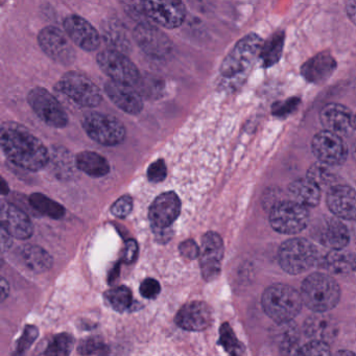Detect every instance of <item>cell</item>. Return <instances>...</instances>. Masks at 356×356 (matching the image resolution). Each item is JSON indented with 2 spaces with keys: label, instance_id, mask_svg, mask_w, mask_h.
<instances>
[{
  "label": "cell",
  "instance_id": "f546056e",
  "mask_svg": "<svg viewBox=\"0 0 356 356\" xmlns=\"http://www.w3.org/2000/svg\"><path fill=\"white\" fill-rule=\"evenodd\" d=\"M285 34L283 31L273 34L262 45L260 60L262 66L266 68L272 67L278 63L282 56L283 47H284Z\"/></svg>",
  "mask_w": 356,
  "mask_h": 356
},
{
  "label": "cell",
  "instance_id": "4316f807",
  "mask_svg": "<svg viewBox=\"0 0 356 356\" xmlns=\"http://www.w3.org/2000/svg\"><path fill=\"white\" fill-rule=\"evenodd\" d=\"M76 166L93 178H102L110 172V164L105 157L95 152H81L76 157Z\"/></svg>",
  "mask_w": 356,
  "mask_h": 356
},
{
  "label": "cell",
  "instance_id": "7bdbcfd3",
  "mask_svg": "<svg viewBox=\"0 0 356 356\" xmlns=\"http://www.w3.org/2000/svg\"><path fill=\"white\" fill-rule=\"evenodd\" d=\"M168 176V168L163 159L154 161L147 168V179L153 183H160L165 180Z\"/></svg>",
  "mask_w": 356,
  "mask_h": 356
},
{
  "label": "cell",
  "instance_id": "bcb514c9",
  "mask_svg": "<svg viewBox=\"0 0 356 356\" xmlns=\"http://www.w3.org/2000/svg\"><path fill=\"white\" fill-rule=\"evenodd\" d=\"M179 251H180L181 255L186 259L193 260L195 258L199 257L200 249L199 245H197L195 241L193 239H187V241H183L179 247Z\"/></svg>",
  "mask_w": 356,
  "mask_h": 356
},
{
  "label": "cell",
  "instance_id": "ba28073f",
  "mask_svg": "<svg viewBox=\"0 0 356 356\" xmlns=\"http://www.w3.org/2000/svg\"><path fill=\"white\" fill-rule=\"evenodd\" d=\"M97 61L99 68L113 82L134 87L140 80L138 68L122 51L112 49H104L97 55Z\"/></svg>",
  "mask_w": 356,
  "mask_h": 356
},
{
  "label": "cell",
  "instance_id": "681fc988",
  "mask_svg": "<svg viewBox=\"0 0 356 356\" xmlns=\"http://www.w3.org/2000/svg\"><path fill=\"white\" fill-rule=\"evenodd\" d=\"M13 238L14 237L8 231L1 228V248H3V251L11 247L12 243H13Z\"/></svg>",
  "mask_w": 356,
  "mask_h": 356
},
{
  "label": "cell",
  "instance_id": "836d02e7",
  "mask_svg": "<svg viewBox=\"0 0 356 356\" xmlns=\"http://www.w3.org/2000/svg\"><path fill=\"white\" fill-rule=\"evenodd\" d=\"M74 339L68 333L56 335L45 350V356H70L74 349Z\"/></svg>",
  "mask_w": 356,
  "mask_h": 356
},
{
  "label": "cell",
  "instance_id": "db71d44e",
  "mask_svg": "<svg viewBox=\"0 0 356 356\" xmlns=\"http://www.w3.org/2000/svg\"><path fill=\"white\" fill-rule=\"evenodd\" d=\"M9 186H8L7 182H6L5 179H3V180H1V193H3V195H8V193H9Z\"/></svg>",
  "mask_w": 356,
  "mask_h": 356
},
{
  "label": "cell",
  "instance_id": "8fae6325",
  "mask_svg": "<svg viewBox=\"0 0 356 356\" xmlns=\"http://www.w3.org/2000/svg\"><path fill=\"white\" fill-rule=\"evenodd\" d=\"M41 49L57 63L70 65L76 59V51L70 37L55 26H47L39 33Z\"/></svg>",
  "mask_w": 356,
  "mask_h": 356
},
{
  "label": "cell",
  "instance_id": "60d3db41",
  "mask_svg": "<svg viewBox=\"0 0 356 356\" xmlns=\"http://www.w3.org/2000/svg\"><path fill=\"white\" fill-rule=\"evenodd\" d=\"M133 199L130 195H122L111 206V213L116 218H124L132 212Z\"/></svg>",
  "mask_w": 356,
  "mask_h": 356
},
{
  "label": "cell",
  "instance_id": "e575fe53",
  "mask_svg": "<svg viewBox=\"0 0 356 356\" xmlns=\"http://www.w3.org/2000/svg\"><path fill=\"white\" fill-rule=\"evenodd\" d=\"M49 161L53 163L58 177H68L72 172V160L70 154L62 147H56L51 152Z\"/></svg>",
  "mask_w": 356,
  "mask_h": 356
},
{
  "label": "cell",
  "instance_id": "ffe728a7",
  "mask_svg": "<svg viewBox=\"0 0 356 356\" xmlns=\"http://www.w3.org/2000/svg\"><path fill=\"white\" fill-rule=\"evenodd\" d=\"M1 228L10 233L14 238H30L34 232L32 220L26 212L9 202L1 203Z\"/></svg>",
  "mask_w": 356,
  "mask_h": 356
},
{
  "label": "cell",
  "instance_id": "9a60e30c",
  "mask_svg": "<svg viewBox=\"0 0 356 356\" xmlns=\"http://www.w3.org/2000/svg\"><path fill=\"white\" fill-rule=\"evenodd\" d=\"M141 6L147 17L170 30L179 28L186 18V7L181 1H145Z\"/></svg>",
  "mask_w": 356,
  "mask_h": 356
},
{
  "label": "cell",
  "instance_id": "9f6ffc18",
  "mask_svg": "<svg viewBox=\"0 0 356 356\" xmlns=\"http://www.w3.org/2000/svg\"><path fill=\"white\" fill-rule=\"evenodd\" d=\"M353 153H354V157L356 158V147H354V152H353Z\"/></svg>",
  "mask_w": 356,
  "mask_h": 356
},
{
  "label": "cell",
  "instance_id": "7c38bea8",
  "mask_svg": "<svg viewBox=\"0 0 356 356\" xmlns=\"http://www.w3.org/2000/svg\"><path fill=\"white\" fill-rule=\"evenodd\" d=\"M134 39L137 45L154 59H164L172 51L170 39L155 26L143 22L134 30Z\"/></svg>",
  "mask_w": 356,
  "mask_h": 356
},
{
  "label": "cell",
  "instance_id": "d6a6232c",
  "mask_svg": "<svg viewBox=\"0 0 356 356\" xmlns=\"http://www.w3.org/2000/svg\"><path fill=\"white\" fill-rule=\"evenodd\" d=\"M106 299L116 312H124L132 305V291L126 286L116 287L106 293Z\"/></svg>",
  "mask_w": 356,
  "mask_h": 356
},
{
  "label": "cell",
  "instance_id": "5bb4252c",
  "mask_svg": "<svg viewBox=\"0 0 356 356\" xmlns=\"http://www.w3.org/2000/svg\"><path fill=\"white\" fill-rule=\"evenodd\" d=\"M181 213V201L174 191L158 195L149 210V218L155 231L170 228Z\"/></svg>",
  "mask_w": 356,
  "mask_h": 356
},
{
  "label": "cell",
  "instance_id": "5b68a950",
  "mask_svg": "<svg viewBox=\"0 0 356 356\" xmlns=\"http://www.w3.org/2000/svg\"><path fill=\"white\" fill-rule=\"evenodd\" d=\"M83 129L95 143L106 147L120 145L126 138V128L118 118L101 112L91 111L82 120Z\"/></svg>",
  "mask_w": 356,
  "mask_h": 356
},
{
  "label": "cell",
  "instance_id": "f35d334b",
  "mask_svg": "<svg viewBox=\"0 0 356 356\" xmlns=\"http://www.w3.org/2000/svg\"><path fill=\"white\" fill-rule=\"evenodd\" d=\"M136 86H138L139 95H143L147 97H159V93L161 92L163 85L157 79L147 76V78H140Z\"/></svg>",
  "mask_w": 356,
  "mask_h": 356
},
{
  "label": "cell",
  "instance_id": "7402d4cb",
  "mask_svg": "<svg viewBox=\"0 0 356 356\" xmlns=\"http://www.w3.org/2000/svg\"><path fill=\"white\" fill-rule=\"evenodd\" d=\"M105 91L112 103L122 111L131 115H136L143 111V97L134 87L109 81L105 84Z\"/></svg>",
  "mask_w": 356,
  "mask_h": 356
},
{
  "label": "cell",
  "instance_id": "603a6c76",
  "mask_svg": "<svg viewBox=\"0 0 356 356\" xmlns=\"http://www.w3.org/2000/svg\"><path fill=\"white\" fill-rule=\"evenodd\" d=\"M337 63L329 51H323L302 65L301 74L307 82L312 84H323L326 82L337 70Z\"/></svg>",
  "mask_w": 356,
  "mask_h": 356
},
{
  "label": "cell",
  "instance_id": "d6986e66",
  "mask_svg": "<svg viewBox=\"0 0 356 356\" xmlns=\"http://www.w3.org/2000/svg\"><path fill=\"white\" fill-rule=\"evenodd\" d=\"M353 120L351 111L341 104H328L320 112V120L325 131L337 136H347L354 130Z\"/></svg>",
  "mask_w": 356,
  "mask_h": 356
},
{
  "label": "cell",
  "instance_id": "e0dca14e",
  "mask_svg": "<svg viewBox=\"0 0 356 356\" xmlns=\"http://www.w3.org/2000/svg\"><path fill=\"white\" fill-rule=\"evenodd\" d=\"M64 30L70 40L86 51H93L101 44L99 32L84 18L70 15L63 22Z\"/></svg>",
  "mask_w": 356,
  "mask_h": 356
},
{
  "label": "cell",
  "instance_id": "d590c367",
  "mask_svg": "<svg viewBox=\"0 0 356 356\" xmlns=\"http://www.w3.org/2000/svg\"><path fill=\"white\" fill-rule=\"evenodd\" d=\"M220 343L231 356H241V343L228 324L222 325L220 328Z\"/></svg>",
  "mask_w": 356,
  "mask_h": 356
},
{
  "label": "cell",
  "instance_id": "74e56055",
  "mask_svg": "<svg viewBox=\"0 0 356 356\" xmlns=\"http://www.w3.org/2000/svg\"><path fill=\"white\" fill-rule=\"evenodd\" d=\"M296 356H332L328 343L310 341L298 350Z\"/></svg>",
  "mask_w": 356,
  "mask_h": 356
},
{
  "label": "cell",
  "instance_id": "484cf974",
  "mask_svg": "<svg viewBox=\"0 0 356 356\" xmlns=\"http://www.w3.org/2000/svg\"><path fill=\"white\" fill-rule=\"evenodd\" d=\"M289 193L291 201L308 208L318 205L322 191L314 181L305 177L291 182L289 186Z\"/></svg>",
  "mask_w": 356,
  "mask_h": 356
},
{
  "label": "cell",
  "instance_id": "3957f363",
  "mask_svg": "<svg viewBox=\"0 0 356 356\" xmlns=\"http://www.w3.org/2000/svg\"><path fill=\"white\" fill-rule=\"evenodd\" d=\"M262 307L266 314L278 324L291 322L303 306L301 293L289 285H270L262 295Z\"/></svg>",
  "mask_w": 356,
  "mask_h": 356
},
{
  "label": "cell",
  "instance_id": "816d5d0a",
  "mask_svg": "<svg viewBox=\"0 0 356 356\" xmlns=\"http://www.w3.org/2000/svg\"><path fill=\"white\" fill-rule=\"evenodd\" d=\"M9 283L7 282L5 278L1 279L0 282V295H1V302L5 301L9 296Z\"/></svg>",
  "mask_w": 356,
  "mask_h": 356
},
{
  "label": "cell",
  "instance_id": "f6af8a7d",
  "mask_svg": "<svg viewBox=\"0 0 356 356\" xmlns=\"http://www.w3.org/2000/svg\"><path fill=\"white\" fill-rule=\"evenodd\" d=\"M104 349H105V346L99 337H89L79 346V352L86 356L92 355L97 352L103 351Z\"/></svg>",
  "mask_w": 356,
  "mask_h": 356
},
{
  "label": "cell",
  "instance_id": "30bf717a",
  "mask_svg": "<svg viewBox=\"0 0 356 356\" xmlns=\"http://www.w3.org/2000/svg\"><path fill=\"white\" fill-rule=\"evenodd\" d=\"M28 103L41 120L53 128H64L68 116L57 99L42 87L32 89L28 95Z\"/></svg>",
  "mask_w": 356,
  "mask_h": 356
},
{
  "label": "cell",
  "instance_id": "2e32d148",
  "mask_svg": "<svg viewBox=\"0 0 356 356\" xmlns=\"http://www.w3.org/2000/svg\"><path fill=\"white\" fill-rule=\"evenodd\" d=\"M224 241L216 232H207L202 238L201 270L207 281L213 280L220 272V262L224 257Z\"/></svg>",
  "mask_w": 356,
  "mask_h": 356
},
{
  "label": "cell",
  "instance_id": "ac0fdd59",
  "mask_svg": "<svg viewBox=\"0 0 356 356\" xmlns=\"http://www.w3.org/2000/svg\"><path fill=\"white\" fill-rule=\"evenodd\" d=\"M326 203L335 218L356 220V191L347 185L339 184L329 189Z\"/></svg>",
  "mask_w": 356,
  "mask_h": 356
},
{
  "label": "cell",
  "instance_id": "7a4b0ae2",
  "mask_svg": "<svg viewBox=\"0 0 356 356\" xmlns=\"http://www.w3.org/2000/svg\"><path fill=\"white\" fill-rule=\"evenodd\" d=\"M264 41L257 34L243 37L227 55L220 65V76L230 85L241 84L260 57Z\"/></svg>",
  "mask_w": 356,
  "mask_h": 356
},
{
  "label": "cell",
  "instance_id": "11a10c76",
  "mask_svg": "<svg viewBox=\"0 0 356 356\" xmlns=\"http://www.w3.org/2000/svg\"><path fill=\"white\" fill-rule=\"evenodd\" d=\"M353 128L354 130L356 131V114L354 115V120H353Z\"/></svg>",
  "mask_w": 356,
  "mask_h": 356
},
{
  "label": "cell",
  "instance_id": "4dcf8cb0",
  "mask_svg": "<svg viewBox=\"0 0 356 356\" xmlns=\"http://www.w3.org/2000/svg\"><path fill=\"white\" fill-rule=\"evenodd\" d=\"M30 205L39 213L55 220H60L65 216V208L61 204L49 199L42 193H33L30 195Z\"/></svg>",
  "mask_w": 356,
  "mask_h": 356
},
{
  "label": "cell",
  "instance_id": "f1b7e54d",
  "mask_svg": "<svg viewBox=\"0 0 356 356\" xmlns=\"http://www.w3.org/2000/svg\"><path fill=\"white\" fill-rule=\"evenodd\" d=\"M324 268L335 274H347L356 268V257L343 250H332L324 258Z\"/></svg>",
  "mask_w": 356,
  "mask_h": 356
},
{
  "label": "cell",
  "instance_id": "1f68e13d",
  "mask_svg": "<svg viewBox=\"0 0 356 356\" xmlns=\"http://www.w3.org/2000/svg\"><path fill=\"white\" fill-rule=\"evenodd\" d=\"M307 178L314 181L321 191L322 189H331L332 187L337 186V179L335 175L331 172L330 166L325 165V164L318 162V163L312 164L307 172Z\"/></svg>",
  "mask_w": 356,
  "mask_h": 356
},
{
  "label": "cell",
  "instance_id": "44dd1931",
  "mask_svg": "<svg viewBox=\"0 0 356 356\" xmlns=\"http://www.w3.org/2000/svg\"><path fill=\"white\" fill-rule=\"evenodd\" d=\"M212 322V312L207 304L193 301L183 306L176 316V323L180 328L188 331H201Z\"/></svg>",
  "mask_w": 356,
  "mask_h": 356
},
{
  "label": "cell",
  "instance_id": "ee69618b",
  "mask_svg": "<svg viewBox=\"0 0 356 356\" xmlns=\"http://www.w3.org/2000/svg\"><path fill=\"white\" fill-rule=\"evenodd\" d=\"M300 103L301 102H300V99H298V97H291V99H286L283 103H277L273 107V114L277 116V118H286V116L291 115L293 112L298 109Z\"/></svg>",
  "mask_w": 356,
  "mask_h": 356
},
{
  "label": "cell",
  "instance_id": "b9f144b4",
  "mask_svg": "<svg viewBox=\"0 0 356 356\" xmlns=\"http://www.w3.org/2000/svg\"><path fill=\"white\" fill-rule=\"evenodd\" d=\"M38 329L35 326H28L24 329V334L17 343V351L13 356H22L24 351L29 349L38 337Z\"/></svg>",
  "mask_w": 356,
  "mask_h": 356
},
{
  "label": "cell",
  "instance_id": "f5cc1de1",
  "mask_svg": "<svg viewBox=\"0 0 356 356\" xmlns=\"http://www.w3.org/2000/svg\"><path fill=\"white\" fill-rule=\"evenodd\" d=\"M332 356H356V354L353 353V352L348 351V350H341V351H337Z\"/></svg>",
  "mask_w": 356,
  "mask_h": 356
},
{
  "label": "cell",
  "instance_id": "c3c4849f",
  "mask_svg": "<svg viewBox=\"0 0 356 356\" xmlns=\"http://www.w3.org/2000/svg\"><path fill=\"white\" fill-rule=\"evenodd\" d=\"M138 255V245L134 239H128L124 243V252H122V261L126 264H132Z\"/></svg>",
  "mask_w": 356,
  "mask_h": 356
},
{
  "label": "cell",
  "instance_id": "83f0119b",
  "mask_svg": "<svg viewBox=\"0 0 356 356\" xmlns=\"http://www.w3.org/2000/svg\"><path fill=\"white\" fill-rule=\"evenodd\" d=\"M20 256L26 266L36 273L45 272L53 264L51 255L38 245H24L20 252Z\"/></svg>",
  "mask_w": 356,
  "mask_h": 356
},
{
  "label": "cell",
  "instance_id": "4fadbf2b",
  "mask_svg": "<svg viewBox=\"0 0 356 356\" xmlns=\"http://www.w3.org/2000/svg\"><path fill=\"white\" fill-rule=\"evenodd\" d=\"M312 152L318 162L328 166H337L347 159V147L341 136L322 131L312 139Z\"/></svg>",
  "mask_w": 356,
  "mask_h": 356
},
{
  "label": "cell",
  "instance_id": "d4e9b609",
  "mask_svg": "<svg viewBox=\"0 0 356 356\" xmlns=\"http://www.w3.org/2000/svg\"><path fill=\"white\" fill-rule=\"evenodd\" d=\"M321 243L332 250H343L350 241L349 231L337 218H326L318 230Z\"/></svg>",
  "mask_w": 356,
  "mask_h": 356
},
{
  "label": "cell",
  "instance_id": "8d00e7d4",
  "mask_svg": "<svg viewBox=\"0 0 356 356\" xmlns=\"http://www.w3.org/2000/svg\"><path fill=\"white\" fill-rule=\"evenodd\" d=\"M279 325H280V329H279L280 331H278L277 334L279 345L284 349H291L298 343V332L295 325L291 324V322Z\"/></svg>",
  "mask_w": 356,
  "mask_h": 356
},
{
  "label": "cell",
  "instance_id": "f907efd6",
  "mask_svg": "<svg viewBox=\"0 0 356 356\" xmlns=\"http://www.w3.org/2000/svg\"><path fill=\"white\" fill-rule=\"evenodd\" d=\"M346 12H347L348 16H349L350 20L353 22L356 26V1H348L346 3Z\"/></svg>",
  "mask_w": 356,
  "mask_h": 356
},
{
  "label": "cell",
  "instance_id": "52a82bcc",
  "mask_svg": "<svg viewBox=\"0 0 356 356\" xmlns=\"http://www.w3.org/2000/svg\"><path fill=\"white\" fill-rule=\"evenodd\" d=\"M270 226L281 234L293 235L302 232L309 222V211L293 201H279L273 205L270 213Z\"/></svg>",
  "mask_w": 356,
  "mask_h": 356
},
{
  "label": "cell",
  "instance_id": "8992f818",
  "mask_svg": "<svg viewBox=\"0 0 356 356\" xmlns=\"http://www.w3.org/2000/svg\"><path fill=\"white\" fill-rule=\"evenodd\" d=\"M318 255V250L309 241L304 238L289 239L279 249V264L289 274H302L316 264Z\"/></svg>",
  "mask_w": 356,
  "mask_h": 356
},
{
  "label": "cell",
  "instance_id": "6da1fadb",
  "mask_svg": "<svg viewBox=\"0 0 356 356\" xmlns=\"http://www.w3.org/2000/svg\"><path fill=\"white\" fill-rule=\"evenodd\" d=\"M0 145L10 161L29 172H39L47 168L51 158L42 141L12 122L1 126Z\"/></svg>",
  "mask_w": 356,
  "mask_h": 356
},
{
  "label": "cell",
  "instance_id": "ab89813d",
  "mask_svg": "<svg viewBox=\"0 0 356 356\" xmlns=\"http://www.w3.org/2000/svg\"><path fill=\"white\" fill-rule=\"evenodd\" d=\"M108 43H111L112 47L115 51H122L124 54L127 49H129V41L127 37H124V33L120 29L108 28L105 34Z\"/></svg>",
  "mask_w": 356,
  "mask_h": 356
},
{
  "label": "cell",
  "instance_id": "9c48e42d",
  "mask_svg": "<svg viewBox=\"0 0 356 356\" xmlns=\"http://www.w3.org/2000/svg\"><path fill=\"white\" fill-rule=\"evenodd\" d=\"M58 86L62 93L82 107H97L103 99L99 87L80 72H70L64 74Z\"/></svg>",
  "mask_w": 356,
  "mask_h": 356
},
{
  "label": "cell",
  "instance_id": "7dc6e473",
  "mask_svg": "<svg viewBox=\"0 0 356 356\" xmlns=\"http://www.w3.org/2000/svg\"><path fill=\"white\" fill-rule=\"evenodd\" d=\"M160 293V284L155 279H145L140 285V293L147 299H154Z\"/></svg>",
  "mask_w": 356,
  "mask_h": 356
},
{
  "label": "cell",
  "instance_id": "277c9868",
  "mask_svg": "<svg viewBox=\"0 0 356 356\" xmlns=\"http://www.w3.org/2000/svg\"><path fill=\"white\" fill-rule=\"evenodd\" d=\"M301 297L306 307L316 314H325L339 304L341 289L329 275L312 274L302 283Z\"/></svg>",
  "mask_w": 356,
  "mask_h": 356
},
{
  "label": "cell",
  "instance_id": "cb8c5ba5",
  "mask_svg": "<svg viewBox=\"0 0 356 356\" xmlns=\"http://www.w3.org/2000/svg\"><path fill=\"white\" fill-rule=\"evenodd\" d=\"M304 331L312 341L328 343L339 334V325L332 316L314 314L306 320Z\"/></svg>",
  "mask_w": 356,
  "mask_h": 356
}]
</instances>
